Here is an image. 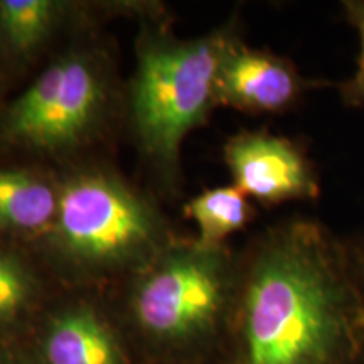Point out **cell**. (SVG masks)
<instances>
[{
  "instance_id": "obj_1",
  "label": "cell",
  "mask_w": 364,
  "mask_h": 364,
  "mask_svg": "<svg viewBox=\"0 0 364 364\" xmlns=\"http://www.w3.org/2000/svg\"><path fill=\"white\" fill-rule=\"evenodd\" d=\"M221 364H364L356 268L326 228L292 220L258 240Z\"/></svg>"
},
{
  "instance_id": "obj_2",
  "label": "cell",
  "mask_w": 364,
  "mask_h": 364,
  "mask_svg": "<svg viewBox=\"0 0 364 364\" xmlns=\"http://www.w3.org/2000/svg\"><path fill=\"white\" fill-rule=\"evenodd\" d=\"M238 285L225 245L171 241L110 306L144 364H221Z\"/></svg>"
},
{
  "instance_id": "obj_3",
  "label": "cell",
  "mask_w": 364,
  "mask_h": 364,
  "mask_svg": "<svg viewBox=\"0 0 364 364\" xmlns=\"http://www.w3.org/2000/svg\"><path fill=\"white\" fill-rule=\"evenodd\" d=\"M49 247L75 285L132 277L171 243L152 204L102 171H83L59 188Z\"/></svg>"
},
{
  "instance_id": "obj_4",
  "label": "cell",
  "mask_w": 364,
  "mask_h": 364,
  "mask_svg": "<svg viewBox=\"0 0 364 364\" xmlns=\"http://www.w3.org/2000/svg\"><path fill=\"white\" fill-rule=\"evenodd\" d=\"M236 41L228 26L189 41L142 38L130 86V118L144 154L157 166L174 169L186 136L218 105V71Z\"/></svg>"
},
{
  "instance_id": "obj_5",
  "label": "cell",
  "mask_w": 364,
  "mask_h": 364,
  "mask_svg": "<svg viewBox=\"0 0 364 364\" xmlns=\"http://www.w3.org/2000/svg\"><path fill=\"white\" fill-rule=\"evenodd\" d=\"M107 103L100 63L85 51L58 58L2 117L7 142L44 152H63L88 139Z\"/></svg>"
},
{
  "instance_id": "obj_6",
  "label": "cell",
  "mask_w": 364,
  "mask_h": 364,
  "mask_svg": "<svg viewBox=\"0 0 364 364\" xmlns=\"http://www.w3.org/2000/svg\"><path fill=\"white\" fill-rule=\"evenodd\" d=\"M26 339L41 364H144L110 304L93 295L51 299Z\"/></svg>"
},
{
  "instance_id": "obj_7",
  "label": "cell",
  "mask_w": 364,
  "mask_h": 364,
  "mask_svg": "<svg viewBox=\"0 0 364 364\" xmlns=\"http://www.w3.org/2000/svg\"><path fill=\"white\" fill-rule=\"evenodd\" d=\"M223 154L235 188L258 203L307 201L318 196L312 164L299 145L285 136L245 130L228 139Z\"/></svg>"
},
{
  "instance_id": "obj_8",
  "label": "cell",
  "mask_w": 364,
  "mask_h": 364,
  "mask_svg": "<svg viewBox=\"0 0 364 364\" xmlns=\"http://www.w3.org/2000/svg\"><path fill=\"white\" fill-rule=\"evenodd\" d=\"M311 88L289 59L270 51L231 46L223 58L216 78L218 105L260 115L290 108Z\"/></svg>"
},
{
  "instance_id": "obj_9",
  "label": "cell",
  "mask_w": 364,
  "mask_h": 364,
  "mask_svg": "<svg viewBox=\"0 0 364 364\" xmlns=\"http://www.w3.org/2000/svg\"><path fill=\"white\" fill-rule=\"evenodd\" d=\"M59 208V188L31 171L0 169V230L7 233L48 236Z\"/></svg>"
},
{
  "instance_id": "obj_10",
  "label": "cell",
  "mask_w": 364,
  "mask_h": 364,
  "mask_svg": "<svg viewBox=\"0 0 364 364\" xmlns=\"http://www.w3.org/2000/svg\"><path fill=\"white\" fill-rule=\"evenodd\" d=\"M49 300L33 268L0 248V341L27 338Z\"/></svg>"
},
{
  "instance_id": "obj_11",
  "label": "cell",
  "mask_w": 364,
  "mask_h": 364,
  "mask_svg": "<svg viewBox=\"0 0 364 364\" xmlns=\"http://www.w3.org/2000/svg\"><path fill=\"white\" fill-rule=\"evenodd\" d=\"M63 11L53 0H0V43L14 56H29L51 38Z\"/></svg>"
},
{
  "instance_id": "obj_12",
  "label": "cell",
  "mask_w": 364,
  "mask_h": 364,
  "mask_svg": "<svg viewBox=\"0 0 364 364\" xmlns=\"http://www.w3.org/2000/svg\"><path fill=\"white\" fill-rule=\"evenodd\" d=\"M186 213L198 225V241L208 247H223L228 236L247 226L253 216L247 196L235 186L204 191L191 199Z\"/></svg>"
},
{
  "instance_id": "obj_13",
  "label": "cell",
  "mask_w": 364,
  "mask_h": 364,
  "mask_svg": "<svg viewBox=\"0 0 364 364\" xmlns=\"http://www.w3.org/2000/svg\"><path fill=\"white\" fill-rule=\"evenodd\" d=\"M344 11L348 21L358 31L361 39V53L358 58V66L354 76L348 83L341 86V95L349 107H363L364 105V0H348L344 2Z\"/></svg>"
},
{
  "instance_id": "obj_14",
  "label": "cell",
  "mask_w": 364,
  "mask_h": 364,
  "mask_svg": "<svg viewBox=\"0 0 364 364\" xmlns=\"http://www.w3.org/2000/svg\"><path fill=\"white\" fill-rule=\"evenodd\" d=\"M0 364H41L27 339L0 341Z\"/></svg>"
},
{
  "instance_id": "obj_15",
  "label": "cell",
  "mask_w": 364,
  "mask_h": 364,
  "mask_svg": "<svg viewBox=\"0 0 364 364\" xmlns=\"http://www.w3.org/2000/svg\"><path fill=\"white\" fill-rule=\"evenodd\" d=\"M353 263H354V268H356L359 287H361V292L364 297V245L359 250H356V253H354V258H353Z\"/></svg>"
}]
</instances>
